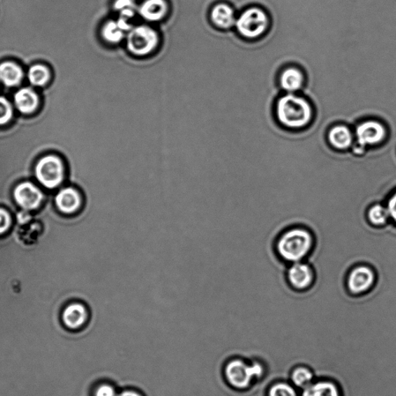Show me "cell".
Returning <instances> with one entry per match:
<instances>
[{
  "label": "cell",
  "instance_id": "cell-1",
  "mask_svg": "<svg viewBox=\"0 0 396 396\" xmlns=\"http://www.w3.org/2000/svg\"><path fill=\"white\" fill-rule=\"evenodd\" d=\"M274 116L282 128L297 131L308 128L315 118V110L303 95L282 93L275 102Z\"/></svg>",
  "mask_w": 396,
  "mask_h": 396
},
{
  "label": "cell",
  "instance_id": "cell-2",
  "mask_svg": "<svg viewBox=\"0 0 396 396\" xmlns=\"http://www.w3.org/2000/svg\"><path fill=\"white\" fill-rule=\"evenodd\" d=\"M315 237L312 231L302 226L284 230L276 238L275 250L288 265L308 259L315 248Z\"/></svg>",
  "mask_w": 396,
  "mask_h": 396
},
{
  "label": "cell",
  "instance_id": "cell-3",
  "mask_svg": "<svg viewBox=\"0 0 396 396\" xmlns=\"http://www.w3.org/2000/svg\"><path fill=\"white\" fill-rule=\"evenodd\" d=\"M271 27L270 13L264 7L252 4L238 15L235 29L240 39L253 42L263 39L270 32Z\"/></svg>",
  "mask_w": 396,
  "mask_h": 396
},
{
  "label": "cell",
  "instance_id": "cell-4",
  "mask_svg": "<svg viewBox=\"0 0 396 396\" xmlns=\"http://www.w3.org/2000/svg\"><path fill=\"white\" fill-rule=\"evenodd\" d=\"M125 48L133 57H151L159 49L161 36L153 26L149 24L134 25L127 34Z\"/></svg>",
  "mask_w": 396,
  "mask_h": 396
},
{
  "label": "cell",
  "instance_id": "cell-5",
  "mask_svg": "<svg viewBox=\"0 0 396 396\" xmlns=\"http://www.w3.org/2000/svg\"><path fill=\"white\" fill-rule=\"evenodd\" d=\"M355 144L364 149L382 146L390 135L387 125L378 118H369L358 122L354 127Z\"/></svg>",
  "mask_w": 396,
  "mask_h": 396
},
{
  "label": "cell",
  "instance_id": "cell-6",
  "mask_svg": "<svg viewBox=\"0 0 396 396\" xmlns=\"http://www.w3.org/2000/svg\"><path fill=\"white\" fill-rule=\"evenodd\" d=\"M64 174V163L61 158L54 154L43 156L35 167L37 181L48 189H54L61 184Z\"/></svg>",
  "mask_w": 396,
  "mask_h": 396
},
{
  "label": "cell",
  "instance_id": "cell-7",
  "mask_svg": "<svg viewBox=\"0 0 396 396\" xmlns=\"http://www.w3.org/2000/svg\"><path fill=\"white\" fill-rule=\"evenodd\" d=\"M264 372L263 364L255 362L250 365L241 360L231 362L226 369L228 382L239 390L248 388L253 379L263 377Z\"/></svg>",
  "mask_w": 396,
  "mask_h": 396
},
{
  "label": "cell",
  "instance_id": "cell-8",
  "mask_svg": "<svg viewBox=\"0 0 396 396\" xmlns=\"http://www.w3.org/2000/svg\"><path fill=\"white\" fill-rule=\"evenodd\" d=\"M377 274L368 264H358L351 268L347 275L346 286L353 296H361L369 292L375 287Z\"/></svg>",
  "mask_w": 396,
  "mask_h": 396
},
{
  "label": "cell",
  "instance_id": "cell-9",
  "mask_svg": "<svg viewBox=\"0 0 396 396\" xmlns=\"http://www.w3.org/2000/svg\"><path fill=\"white\" fill-rule=\"evenodd\" d=\"M286 273L289 286L296 291L310 289L316 278L315 271L308 261L288 265Z\"/></svg>",
  "mask_w": 396,
  "mask_h": 396
},
{
  "label": "cell",
  "instance_id": "cell-10",
  "mask_svg": "<svg viewBox=\"0 0 396 396\" xmlns=\"http://www.w3.org/2000/svg\"><path fill=\"white\" fill-rule=\"evenodd\" d=\"M306 84L304 70L296 64L283 66L278 74V85L283 93H299Z\"/></svg>",
  "mask_w": 396,
  "mask_h": 396
},
{
  "label": "cell",
  "instance_id": "cell-11",
  "mask_svg": "<svg viewBox=\"0 0 396 396\" xmlns=\"http://www.w3.org/2000/svg\"><path fill=\"white\" fill-rule=\"evenodd\" d=\"M134 26L132 22L121 18L104 22L100 29L102 40L111 46H116L125 40L127 34Z\"/></svg>",
  "mask_w": 396,
  "mask_h": 396
},
{
  "label": "cell",
  "instance_id": "cell-12",
  "mask_svg": "<svg viewBox=\"0 0 396 396\" xmlns=\"http://www.w3.org/2000/svg\"><path fill=\"white\" fill-rule=\"evenodd\" d=\"M329 145L340 152L350 151L355 144V134L353 127L345 123L332 125L327 133Z\"/></svg>",
  "mask_w": 396,
  "mask_h": 396
},
{
  "label": "cell",
  "instance_id": "cell-13",
  "mask_svg": "<svg viewBox=\"0 0 396 396\" xmlns=\"http://www.w3.org/2000/svg\"><path fill=\"white\" fill-rule=\"evenodd\" d=\"M13 101L14 107L24 116H34L40 109V95L31 87L19 88L14 93Z\"/></svg>",
  "mask_w": 396,
  "mask_h": 396
},
{
  "label": "cell",
  "instance_id": "cell-14",
  "mask_svg": "<svg viewBox=\"0 0 396 396\" xmlns=\"http://www.w3.org/2000/svg\"><path fill=\"white\" fill-rule=\"evenodd\" d=\"M169 12L167 0H145L138 6V15L146 24L161 23L168 17Z\"/></svg>",
  "mask_w": 396,
  "mask_h": 396
},
{
  "label": "cell",
  "instance_id": "cell-15",
  "mask_svg": "<svg viewBox=\"0 0 396 396\" xmlns=\"http://www.w3.org/2000/svg\"><path fill=\"white\" fill-rule=\"evenodd\" d=\"M16 203L26 210H34L42 203L43 196L40 189L32 183L19 184L13 192Z\"/></svg>",
  "mask_w": 396,
  "mask_h": 396
},
{
  "label": "cell",
  "instance_id": "cell-16",
  "mask_svg": "<svg viewBox=\"0 0 396 396\" xmlns=\"http://www.w3.org/2000/svg\"><path fill=\"white\" fill-rule=\"evenodd\" d=\"M237 16L233 7L225 3L214 6L210 13L212 24L221 31H228L234 28Z\"/></svg>",
  "mask_w": 396,
  "mask_h": 396
},
{
  "label": "cell",
  "instance_id": "cell-17",
  "mask_svg": "<svg viewBox=\"0 0 396 396\" xmlns=\"http://www.w3.org/2000/svg\"><path fill=\"white\" fill-rule=\"evenodd\" d=\"M21 65L11 59L0 62V83L9 88L20 86L25 76Z\"/></svg>",
  "mask_w": 396,
  "mask_h": 396
},
{
  "label": "cell",
  "instance_id": "cell-18",
  "mask_svg": "<svg viewBox=\"0 0 396 396\" xmlns=\"http://www.w3.org/2000/svg\"><path fill=\"white\" fill-rule=\"evenodd\" d=\"M55 203L60 211L66 214H73L81 210L83 198L79 191L68 188L59 191Z\"/></svg>",
  "mask_w": 396,
  "mask_h": 396
},
{
  "label": "cell",
  "instance_id": "cell-19",
  "mask_svg": "<svg viewBox=\"0 0 396 396\" xmlns=\"http://www.w3.org/2000/svg\"><path fill=\"white\" fill-rule=\"evenodd\" d=\"M88 317L86 306L81 303H73L67 306L62 312V324L69 330H78L83 326Z\"/></svg>",
  "mask_w": 396,
  "mask_h": 396
},
{
  "label": "cell",
  "instance_id": "cell-20",
  "mask_svg": "<svg viewBox=\"0 0 396 396\" xmlns=\"http://www.w3.org/2000/svg\"><path fill=\"white\" fill-rule=\"evenodd\" d=\"M50 67L43 63H35L29 67L27 78L29 84L36 88H46L52 81Z\"/></svg>",
  "mask_w": 396,
  "mask_h": 396
},
{
  "label": "cell",
  "instance_id": "cell-21",
  "mask_svg": "<svg viewBox=\"0 0 396 396\" xmlns=\"http://www.w3.org/2000/svg\"><path fill=\"white\" fill-rule=\"evenodd\" d=\"M300 396H341L339 387L332 381L320 380L303 390Z\"/></svg>",
  "mask_w": 396,
  "mask_h": 396
},
{
  "label": "cell",
  "instance_id": "cell-22",
  "mask_svg": "<svg viewBox=\"0 0 396 396\" xmlns=\"http://www.w3.org/2000/svg\"><path fill=\"white\" fill-rule=\"evenodd\" d=\"M366 219L375 228H384L391 223L390 214L384 203H373L366 210Z\"/></svg>",
  "mask_w": 396,
  "mask_h": 396
},
{
  "label": "cell",
  "instance_id": "cell-23",
  "mask_svg": "<svg viewBox=\"0 0 396 396\" xmlns=\"http://www.w3.org/2000/svg\"><path fill=\"white\" fill-rule=\"evenodd\" d=\"M315 375L311 369L305 366H298L292 372H291V383L298 388L304 390L305 388L309 386L313 383Z\"/></svg>",
  "mask_w": 396,
  "mask_h": 396
},
{
  "label": "cell",
  "instance_id": "cell-24",
  "mask_svg": "<svg viewBox=\"0 0 396 396\" xmlns=\"http://www.w3.org/2000/svg\"><path fill=\"white\" fill-rule=\"evenodd\" d=\"M114 8L118 13V18L132 22V23L138 13V7L134 0H116Z\"/></svg>",
  "mask_w": 396,
  "mask_h": 396
},
{
  "label": "cell",
  "instance_id": "cell-25",
  "mask_svg": "<svg viewBox=\"0 0 396 396\" xmlns=\"http://www.w3.org/2000/svg\"><path fill=\"white\" fill-rule=\"evenodd\" d=\"M14 109L12 103L4 95H0V128L13 122Z\"/></svg>",
  "mask_w": 396,
  "mask_h": 396
},
{
  "label": "cell",
  "instance_id": "cell-26",
  "mask_svg": "<svg viewBox=\"0 0 396 396\" xmlns=\"http://www.w3.org/2000/svg\"><path fill=\"white\" fill-rule=\"evenodd\" d=\"M267 396H300L293 384L278 382L268 388Z\"/></svg>",
  "mask_w": 396,
  "mask_h": 396
},
{
  "label": "cell",
  "instance_id": "cell-27",
  "mask_svg": "<svg viewBox=\"0 0 396 396\" xmlns=\"http://www.w3.org/2000/svg\"><path fill=\"white\" fill-rule=\"evenodd\" d=\"M385 205L388 209V214H390L391 223L396 228V186L388 194L385 200Z\"/></svg>",
  "mask_w": 396,
  "mask_h": 396
},
{
  "label": "cell",
  "instance_id": "cell-28",
  "mask_svg": "<svg viewBox=\"0 0 396 396\" xmlns=\"http://www.w3.org/2000/svg\"><path fill=\"white\" fill-rule=\"evenodd\" d=\"M11 224V218L5 209L0 208V235L6 233L9 229Z\"/></svg>",
  "mask_w": 396,
  "mask_h": 396
},
{
  "label": "cell",
  "instance_id": "cell-29",
  "mask_svg": "<svg viewBox=\"0 0 396 396\" xmlns=\"http://www.w3.org/2000/svg\"><path fill=\"white\" fill-rule=\"evenodd\" d=\"M95 396H116V392L113 387L102 385L95 391Z\"/></svg>",
  "mask_w": 396,
  "mask_h": 396
},
{
  "label": "cell",
  "instance_id": "cell-30",
  "mask_svg": "<svg viewBox=\"0 0 396 396\" xmlns=\"http://www.w3.org/2000/svg\"><path fill=\"white\" fill-rule=\"evenodd\" d=\"M118 396H140V395H138L136 392H130V391H126V392L121 393V395H118Z\"/></svg>",
  "mask_w": 396,
  "mask_h": 396
},
{
  "label": "cell",
  "instance_id": "cell-31",
  "mask_svg": "<svg viewBox=\"0 0 396 396\" xmlns=\"http://www.w3.org/2000/svg\"><path fill=\"white\" fill-rule=\"evenodd\" d=\"M253 55H254V53H253ZM254 73H255V64H254ZM253 93H254V83H253Z\"/></svg>",
  "mask_w": 396,
  "mask_h": 396
}]
</instances>
